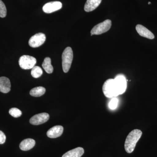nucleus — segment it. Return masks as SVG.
Returning <instances> with one entry per match:
<instances>
[{"instance_id":"1","label":"nucleus","mask_w":157,"mask_h":157,"mask_svg":"<svg viewBox=\"0 0 157 157\" xmlns=\"http://www.w3.org/2000/svg\"><path fill=\"white\" fill-rule=\"evenodd\" d=\"M126 88L125 77L123 75H118L114 79H107L103 85L102 90L105 97L113 98L122 94L125 92Z\"/></svg>"},{"instance_id":"2","label":"nucleus","mask_w":157,"mask_h":157,"mask_svg":"<svg viewBox=\"0 0 157 157\" xmlns=\"http://www.w3.org/2000/svg\"><path fill=\"white\" fill-rule=\"evenodd\" d=\"M142 132L138 129H135L130 132L124 144V148L128 153H132L135 150L136 144L142 136Z\"/></svg>"},{"instance_id":"3","label":"nucleus","mask_w":157,"mask_h":157,"mask_svg":"<svg viewBox=\"0 0 157 157\" xmlns=\"http://www.w3.org/2000/svg\"><path fill=\"white\" fill-rule=\"evenodd\" d=\"M62 67L65 73L70 70L73 61V54L72 48L68 47L65 48L62 54Z\"/></svg>"},{"instance_id":"4","label":"nucleus","mask_w":157,"mask_h":157,"mask_svg":"<svg viewBox=\"0 0 157 157\" xmlns=\"http://www.w3.org/2000/svg\"><path fill=\"white\" fill-rule=\"evenodd\" d=\"M112 25L111 20H106L103 22L100 23L95 26L91 31V36L98 35L106 33L109 30Z\"/></svg>"},{"instance_id":"5","label":"nucleus","mask_w":157,"mask_h":157,"mask_svg":"<svg viewBox=\"0 0 157 157\" xmlns=\"http://www.w3.org/2000/svg\"><path fill=\"white\" fill-rule=\"evenodd\" d=\"M19 65L23 70H29L35 67L36 63V59L33 56L23 55L20 58Z\"/></svg>"},{"instance_id":"6","label":"nucleus","mask_w":157,"mask_h":157,"mask_svg":"<svg viewBox=\"0 0 157 157\" xmlns=\"http://www.w3.org/2000/svg\"><path fill=\"white\" fill-rule=\"evenodd\" d=\"M46 36L45 34L42 33H39L31 37L29 40V45L33 48H37L44 44Z\"/></svg>"},{"instance_id":"7","label":"nucleus","mask_w":157,"mask_h":157,"mask_svg":"<svg viewBox=\"0 0 157 157\" xmlns=\"http://www.w3.org/2000/svg\"><path fill=\"white\" fill-rule=\"evenodd\" d=\"M49 115L46 113H42L33 116L30 119V123L34 125H38L45 123L48 120Z\"/></svg>"},{"instance_id":"8","label":"nucleus","mask_w":157,"mask_h":157,"mask_svg":"<svg viewBox=\"0 0 157 157\" xmlns=\"http://www.w3.org/2000/svg\"><path fill=\"white\" fill-rule=\"evenodd\" d=\"M62 8V3L58 1H55L46 3L43 6L42 9L44 12L49 14L60 10Z\"/></svg>"},{"instance_id":"9","label":"nucleus","mask_w":157,"mask_h":157,"mask_svg":"<svg viewBox=\"0 0 157 157\" xmlns=\"http://www.w3.org/2000/svg\"><path fill=\"white\" fill-rule=\"evenodd\" d=\"M136 30L137 33L141 36L150 39H153L155 38L154 34L150 31L148 29L141 25H137L136 26Z\"/></svg>"},{"instance_id":"10","label":"nucleus","mask_w":157,"mask_h":157,"mask_svg":"<svg viewBox=\"0 0 157 157\" xmlns=\"http://www.w3.org/2000/svg\"><path fill=\"white\" fill-rule=\"evenodd\" d=\"M63 132V128L60 125H57L51 128L47 132V135L51 138L60 137Z\"/></svg>"},{"instance_id":"11","label":"nucleus","mask_w":157,"mask_h":157,"mask_svg":"<svg viewBox=\"0 0 157 157\" xmlns=\"http://www.w3.org/2000/svg\"><path fill=\"white\" fill-rule=\"evenodd\" d=\"M11 85L9 78L6 77H0V92L3 93H9L11 90Z\"/></svg>"},{"instance_id":"12","label":"nucleus","mask_w":157,"mask_h":157,"mask_svg":"<svg viewBox=\"0 0 157 157\" xmlns=\"http://www.w3.org/2000/svg\"><path fill=\"white\" fill-rule=\"evenodd\" d=\"M36 141L33 139L31 138H27L23 140L20 144L19 147L21 150L24 151L29 150L35 146Z\"/></svg>"},{"instance_id":"13","label":"nucleus","mask_w":157,"mask_h":157,"mask_svg":"<svg viewBox=\"0 0 157 157\" xmlns=\"http://www.w3.org/2000/svg\"><path fill=\"white\" fill-rule=\"evenodd\" d=\"M102 0H87L84 6V10L86 12H90L97 9Z\"/></svg>"},{"instance_id":"14","label":"nucleus","mask_w":157,"mask_h":157,"mask_svg":"<svg viewBox=\"0 0 157 157\" xmlns=\"http://www.w3.org/2000/svg\"><path fill=\"white\" fill-rule=\"evenodd\" d=\"M84 153V149L82 147H78L67 152L62 157H81Z\"/></svg>"},{"instance_id":"15","label":"nucleus","mask_w":157,"mask_h":157,"mask_svg":"<svg viewBox=\"0 0 157 157\" xmlns=\"http://www.w3.org/2000/svg\"><path fill=\"white\" fill-rule=\"evenodd\" d=\"M42 67L47 73H52L53 71V68L51 65V60L49 57H46L42 63Z\"/></svg>"},{"instance_id":"16","label":"nucleus","mask_w":157,"mask_h":157,"mask_svg":"<svg viewBox=\"0 0 157 157\" xmlns=\"http://www.w3.org/2000/svg\"><path fill=\"white\" fill-rule=\"evenodd\" d=\"M45 89L42 86L34 88L30 91V94L34 97H41L45 93Z\"/></svg>"},{"instance_id":"17","label":"nucleus","mask_w":157,"mask_h":157,"mask_svg":"<svg viewBox=\"0 0 157 157\" xmlns=\"http://www.w3.org/2000/svg\"><path fill=\"white\" fill-rule=\"evenodd\" d=\"M32 69L31 75L34 78H39L42 75L43 71L40 67H38V66H35Z\"/></svg>"},{"instance_id":"18","label":"nucleus","mask_w":157,"mask_h":157,"mask_svg":"<svg viewBox=\"0 0 157 157\" xmlns=\"http://www.w3.org/2000/svg\"><path fill=\"white\" fill-rule=\"evenodd\" d=\"M9 114L15 118L19 117L22 114V112L17 108H12L9 111Z\"/></svg>"},{"instance_id":"19","label":"nucleus","mask_w":157,"mask_h":157,"mask_svg":"<svg viewBox=\"0 0 157 157\" xmlns=\"http://www.w3.org/2000/svg\"><path fill=\"white\" fill-rule=\"evenodd\" d=\"M7 14V9L5 4L0 0V17H5Z\"/></svg>"},{"instance_id":"20","label":"nucleus","mask_w":157,"mask_h":157,"mask_svg":"<svg viewBox=\"0 0 157 157\" xmlns=\"http://www.w3.org/2000/svg\"><path fill=\"white\" fill-rule=\"evenodd\" d=\"M118 100L116 98H113L109 104V107L111 109H115L117 106Z\"/></svg>"},{"instance_id":"21","label":"nucleus","mask_w":157,"mask_h":157,"mask_svg":"<svg viewBox=\"0 0 157 157\" xmlns=\"http://www.w3.org/2000/svg\"><path fill=\"white\" fill-rule=\"evenodd\" d=\"M6 136L2 131H0V144H3L6 142Z\"/></svg>"},{"instance_id":"22","label":"nucleus","mask_w":157,"mask_h":157,"mask_svg":"<svg viewBox=\"0 0 157 157\" xmlns=\"http://www.w3.org/2000/svg\"><path fill=\"white\" fill-rule=\"evenodd\" d=\"M148 4H149V5H150V4H151V3L150 2H149Z\"/></svg>"}]
</instances>
